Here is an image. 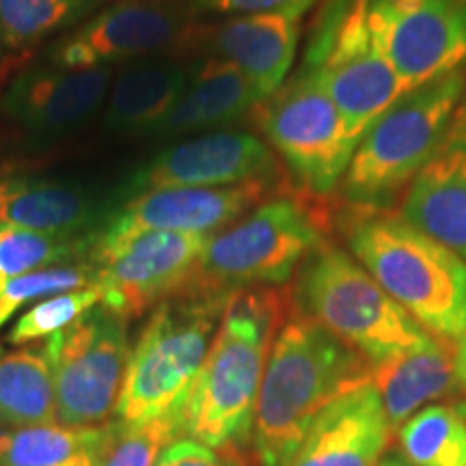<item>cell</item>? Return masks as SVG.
<instances>
[{"mask_svg":"<svg viewBox=\"0 0 466 466\" xmlns=\"http://www.w3.org/2000/svg\"><path fill=\"white\" fill-rule=\"evenodd\" d=\"M102 302V294L96 285L85 289L66 291V294L50 296L28 309V311L17 319L9 333V343L14 346H25V343L52 337L58 330L67 329L76 319L83 318L86 311L97 307Z\"/></svg>","mask_w":466,"mask_h":466,"instance_id":"4dcf8cb0","label":"cell"},{"mask_svg":"<svg viewBox=\"0 0 466 466\" xmlns=\"http://www.w3.org/2000/svg\"><path fill=\"white\" fill-rule=\"evenodd\" d=\"M281 160L250 132L217 130L186 138L151 158L130 182V192L165 188H223L248 182L279 184Z\"/></svg>","mask_w":466,"mask_h":466,"instance_id":"5bb4252c","label":"cell"},{"mask_svg":"<svg viewBox=\"0 0 466 466\" xmlns=\"http://www.w3.org/2000/svg\"><path fill=\"white\" fill-rule=\"evenodd\" d=\"M367 20L408 89L466 66V0H370Z\"/></svg>","mask_w":466,"mask_h":466,"instance_id":"7c38bea8","label":"cell"},{"mask_svg":"<svg viewBox=\"0 0 466 466\" xmlns=\"http://www.w3.org/2000/svg\"><path fill=\"white\" fill-rule=\"evenodd\" d=\"M190 7L195 14L199 11H208V14H220V15H288L302 20V15L318 0H188Z\"/></svg>","mask_w":466,"mask_h":466,"instance_id":"1f68e13d","label":"cell"},{"mask_svg":"<svg viewBox=\"0 0 466 466\" xmlns=\"http://www.w3.org/2000/svg\"><path fill=\"white\" fill-rule=\"evenodd\" d=\"M91 285H96V272L89 259L44 268V270L17 277L0 289V329L26 305L66 294V291L91 288Z\"/></svg>","mask_w":466,"mask_h":466,"instance_id":"f546056e","label":"cell"},{"mask_svg":"<svg viewBox=\"0 0 466 466\" xmlns=\"http://www.w3.org/2000/svg\"><path fill=\"white\" fill-rule=\"evenodd\" d=\"M456 376L466 401V333L462 335V339L456 343Z\"/></svg>","mask_w":466,"mask_h":466,"instance_id":"e575fe53","label":"cell"},{"mask_svg":"<svg viewBox=\"0 0 466 466\" xmlns=\"http://www.w3.org/2000/svg\"><path fill=\"white\" fill-rule=\"evenodd\" d=\"M370 382L380 395L393 434L430 401H464L456 376V343L441 339L371 365Z\"/></svg>","mask_w":466,"mask_h":466,"instance_id":"ffe728a7","label":"cell"},{"mask_svg":"<svg viewBox=\"0 0 466 466\" xmlns=\"http://www.w3.org/2000/svg\"><path fill=\"white\" fill-rule=\"evenodd\" d=\"M279 184L248 182L223 188H165L132 195L113 212L100 238L141 231H173L214 236L259 203L277 195Z\"/></svg>","mask_w":466,"mask_h":466,"instance_id":"9a60e30c","label":"cell"},{"mask_svg":"<svg viewBox=\"0 0 466 466\" xmlns=\"http://www.w3.org/2000/svg\"><path fill=\"white\" fill-rule=\"evenodd\" d=\"M102 428H67L61 423L0 428V466H63L86 456Z\"/></svg>","mask_w":466,"mask_h":466,"instance_id":"484cf974","label":"cell"},{"mask_svg":"<svg viewBox=\"0 0 466 466\" xmlns=\"http://www.w3.org/2000/svg\"><path fill=\"white\" fill-rule=\"evenodd\" d=\"M229 296L184 288L154 309L127 360L116 421L149 423L179 415Z\"/></svg>","mask_w":466,"mask_h":466,"instance_id":"8992f818","label":"cell"},{"mask_svg":"<svg viewBox=\"0 0 466 466\" xmlns=\"http://www.w3.org/2000/svg\"><path fill=\"white\" fill-rule=\"evenodd\" d=\"M156 466H250L242 450H212L199 441L177 439L160 453Z\"/></svg>","mask_w":466,"mask_h":466,"instance_id":"d6a6232c","label":"cell"},{"mask_svg":"<svg viewBox=\"0 0 466 466\" xmlns=\"http://www.w3.org/2000/svg\"><path fill=\"white\" fill-rule=\"evenodd\" d=\"M341 218L352 258L408 316L436 339H462L466 259L389 209L350 208Z\"/></svg>","mask_w":466,"mask_h":466,"instance_id":"3957f363","label":"cell"},{"mask_svg":"<svg viewBox=\"0 0 466 466\" xmlns=\"http://www.w3.org/2000/svg\"><path fill=\"white\" fill-rule=\"evenodd\" d=\"M378 466H412V464L408 462L406 458H401V456H395V453H391V456L382 458V460H380V464H378Z\"/></svg>","mask_w":466,"mask_h":466,"instance_id":"d590c367","label":"cell"},{"mask_svg":"<svg viewBox=\"0 0 466 466\" xmlns=\"http://www.w3.org/2000/svg\"><path fill=\"white\" fill-rule=\"evenodd\" d=\"M311 199L305 192L272 195L209 236L186 288L229 296L288 283L326 242L324 214Z\"/></svg>","mask_w":466,"mask_h":466,"instance_id":"52a82bcc","label":"cell"},{"mask_svg":"<svg viewBox=\"0 0 466 466\" xmlns=\"http://www.w3.org/2000/svg\"><path fill=\"white\" fill-rule=\"evenodd\" d=\"M56 421L55 380L46 350L0 352V428Z\"/></svg>","mask_w":466,"mask_h":466,"instance_id":"cb8c5ba5","label":"cell"},{"mask_svg":"<svg viewBox=\"0 0 466 466\" xmlns=\"http://www.w3.org/2000/svg\"><path fill=\"white\" fill-rule=\"evenodd\" d=\"M294 277L291 309L324 326L370 365L436 339L339 244L326 240Z\"/></svg>","mask_w":466,"mask_h":466,"instance_id":"277c9868","label":"cell"},{"mask_svg":"<svg viewBox=\"0 0 466 466\" xmlns=\"http://www.w3.org/2000/svg\"><path fill=\"white\" fill-rule=\"evenodd\" d=\"M261 104L255 86L223 58H208L192 72L177 104L156 127L158 137L209 132L236 124Z\"/></svg>","mask_w":466,"mask_h":466,"instance_id":"7402d4cb","label":"cell"},{"mask_svg":"<svg viewBox=\"0 0 466 466\" xmlns=\"http://www.w3.org/2000/svg\"><path fill=\"white\" fill-rule=\"evenodd\" d=\"M324 42L309 39L302 66L275 96L255 108L266 143L289 168L300 192L324 199L339 188L359 141L346 130L322 78Z\"/></svg>","mask_w":466,"mask_h":466,"instance_id":"ba28073f","label":"cell"},{"mask_svg":"<svg viewBox=\"0 0 466 466\" xmlns=\"http://www.w3.org/2000/svg\"><path fill=\"white\" fill-rule=\"evenodd\" d=\"M113 217L106 201L76 186L39 179L0 182V225L56 238H97Z\"/></svg>","mask_w":466,"mask_h":466,"instance_id":"d6986e66","label":"cell"},{"mask_svg":"<svg viewBox=\"0 0 466 466\" xmlns=\"http://www.w3.org/2000/svg\"><path fill=\"white\" fill-rule=\"evenodd\" d=\"M190 72L175 61H141L110 85L104 124L113 132L154 134L188 85Z\"/></svg>","mask_w":466,"mask_h":466,"instance_id":"603a6c76","label":"cell"},{"mask_svg":"<svg viewBox=\"0 0 466 466\" xmlns=\"http://www.w3.org/2000/svg\"><path fill=\"white\" fill-rule=\"evenodd\" d=\"M190 3L119 0L66 35L50 52V66L67 69L113 67L156 52L192 44Z\"/></svg>","mask_w":466,"mask_h":466,"instance_id":"4fadbf2b","label":"cell"},{"mask_svg":"<svg viewBox=\"0 0 466 466\" xmlns=\"http://www.w3.org/2000/svg\"><path fill=\"white\" fill-rule=\"evenodd\" d=\"M96 238H56L20 227L0 225V289L17 277L44 268L89 259Z\"/></svg>","mask_w":466,"mask_h":466,"instance_id":"83f0119b","label":"cell"},{"mask_svg":"<svg viewBox=\"0 0 466 466\" xmlns=\"http://www.w3.org/2000/svg\"><path fill=\"white\" fill-rule=\"evenodd\" d=\"M367 3L330 0L316 26L324 42V86L354 141L410 91L371 35Z\"/></svg>","mask_w":466,"mask_h":466,"instance_id":"30bf717a","label":"cell"},{"mask_svg":"<svg viewBox=\"0 0 466 466\" xmlns=\"http://www.w3.org/2000/svg\"><path fill=\"white\" fill-rule=\"evenodd\" d=\"M289 313L288 291H233L199 376L179 408L184 439L212 450H244L266 360Z\"/></svg>","mask_w":466,"mask_h":466,"instance_id":"7a4b0ae2","label":"cell"},{"mask_svg":"<svg viewBox=\"0 0 466 466\" xmlns=\"http://www.w3.org/2000/svg\"><path fill=\"white\" fill-rule=\"evenodd\" d=\"M370 371L357 350L289 305L255 401L250 466H288L324 408L370 382Z\"/></svg>","mask_w":466,"mask_h":466,"instance_id":"6da1fadb","label":"cell"},{"mask_svg":"<svg viewBox=\"0 0 466 466\" xmlns=\"http://www.w3.org/2000/svg\"><path fill=\"white\" fill-rule=\"evenodd\" d=\"M391 441L380 395L365 382L324 408L288 466H378Z\"/></svg>","mask_w":466,"mask_h":466,"instance_id":"e0dca14e","label":"cell"},{"mask_svg":"<svg viewBox=\"0 0 466 466\" xmlns=\"http://www.w3.org/2000/svg\"><path fill=\"white\" fill-rule=\"evenodd\" d=\"M447 151H458V154H466V85L462 96L453 110L450 127H447L445 141H442L439 154H447Z\"/></svg>","mask_w":466,"mask_h":466,"instance_id":"836d02e7","label":"cell"},{"mask_svg":"<svg viewBox=\"0 0 466 466\" xmlns=\"http://www.w3.org/2000/svg\"><path fill=\"white\" fill-rule=\"evenodd\" d=\"M299 37L300 20L264 14L236 15L209 31H197L192 44L240 69L264 102L288 80Z\"/></svg>","mask_w":466,"mask_h":466,"instance_id":"ac0fdd59","label":"cell"},{"mask_svg":"<svg viewBox=\"0 0 466 466\" xmlns=\"http://www.w3.org/2000/svg\"><path fill=\"white\" fill-rule=\"evenodd\" d=\"M104 0H0V42L28 48L50 35L78 25Z\"/></svg>","mask_w":466,"mask_h":466,"instance_id":"4316f807","label":"cell"},{"mask_svg":"<svg viewBox=\"0 0 466 466\" xmlns=\"http://www.w3.org/2000/svg\"><path fill=\"white\" fill-rule=\"evenodd\" d=\"M466 85L464 69L412 86L370 124L339 184L354 209H389L439 154Z\"/></svg>","mask_w":466,"mask_h":466,"instance_id":"5b68a950","label":"cell"},{"mask_svg":"<svg viewBox=\"0 0 466 466\" xmlns=\"http://www.w3.org/2000/svg\"><path fill=\"white\" fill-rule=\"evenodd\" d=\"M113 67H37L20 74L3 106L15 124L35 134H61L85 124L106 102Z\"/></svg>","mask_w":466,"mask_h":466,"instance_id":"2e32d148","label":"cell"},{"mask_svg":"<svg viewBox=\"0 0 466 466\" xmlns=\"http://www.w3.org/2000/svg\"><path fill=\"white\" fill-rule=\"evenodd\" d=\"M55 380L56 423L102 428L115 415L126 380L127 319L97 305L46 341Z\"/></svg>","mask_w":466,"mask_h":466,"instance_id":"9c48e42d","label":"cell"},{"mask_svg":"<svg viewBox=\"0 0 466 466\" xmlns=\"http://www.w3.org/2000/svg\"><path fill=\"white\" fill-rule=\"evenodd\" d=\"M177 439H182L179 415L160 417L149 423L113 419L102 425L100 441L91 451L93 466H156L160 453Z\"/></svg>","mask_w":466,"mask_h":466,"instance_id":"f1b7e54d","label":"cell"},{"mask_svg":"<svg viewBox=\"0 0 466 466\" xmlns=\"http://www.w3.org/2000/svg\"><path fill=\"white\" fill-rule=\"evenodd\" d=\"M208 238L173 231L97 236L89 261L102 305L126 319L158 307L190 283Z\"/></svg>","mask_w":466,"mask_h":466,"instance_id":"8fae6325","label":"cell"},{"mask_svg":"<svg viewBox=\"0 0 466 466\" xmlns=\"http://www.w3.org/2000/svg\"><path fill=\"white\" fill-rule=\"evenodd\" d=\"M412 466H466V401L432 404L398 430Z\"/></svg>","mask_w":466,"mask_h":466,"instance_id":"d4e9b609","label":"cell"},{"mask_svg":"<svg viewBox=\"0 0 466 466\" xmlns=\"http://www.w3.org/2000/svg\"><path fill=\"white\" fill-rule=\"evenodd\" d=\"M400 217L466 259V154H436L408 184Z\"/></svg>","mask_w":466,"mask_h":466,"instance_id":"44dd1931","label":"cell"},{"mask_svg":"<svg viewBox=\"0 0 466 466\" xmlns=\"http://www.w3.org/2000/svg\"><path fill=\"white\" fill-rule=\"evenodd\" d=\"M63 466H93V458H91V453H86V456L76 458V460H72V462H67Z\"/></svg>","mask_w":466,"mask_h":466,"instance_id":"8d00e7d4","label":"cell"}]
</instances>
